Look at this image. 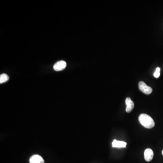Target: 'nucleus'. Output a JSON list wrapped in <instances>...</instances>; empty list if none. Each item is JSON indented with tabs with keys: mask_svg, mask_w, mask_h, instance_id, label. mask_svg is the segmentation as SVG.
<instances>
[{
	"mask_svg": "<svg viewBox=\"0 0 163 163\" xmlns=\"http://www.w3.org/2000/svg\"><path fill=\"white\" fill-rule=\"evenodd\" d=\"M139 121L140 123L146 128L151 129L155 127L154 120L146 114H141L139 117Z\"/></svg>",
	"mask_w": 163,
	"mask_h": 163,
	"instance_id": "f257e3e1",
	"label": "nucleus"
},
{
	"mask_svg": "<svg viewBox=\"0 0 163 163\" xmlns=\"http://www.w3.org/2000/svg\"><path fill=\"white\" fill-rule=\"evenodd\" d=\"M154 156V152L151 149L148 148L145 150L144 152V159L147 162L151 161Z\"/></svg>",
	"mask_w": 163,
	"mask_h": 163,
	"instance_id": "20e7f679",
	"label": "nucleus"
},
{
	"mask_svg": "<svg viewBox=\"0 0 163 163\" xmlns=\"http://www.w3.org/2000/svg\"><path fill=\"white\" fill-rule=\"evenodd\" d=\"M160 69L159 68H157L156 72L154 74V76L156 78H158L160 76Z\"/></svg>",
	"mask_w": 163,
	"mask_h": 163,
	"instance_id": "1a4fd4ad",
	"label": "nucleus"
},
{
	"mask_svg": "<svg viewBox=\"0 0 163 163\" xmlns=\"http://www.w3.org/2000/svg\"><path fill=\"white\" fill-rule=\"evenodd\" d=\"M127 144V143L125 142L118 141L116 140H114L112 143L113 147L115 148H125Z\"/></svg>",
	"mask_w": 163,
	"mask_h": 163,
	"instance_id": "0eeeda50",
	"label": "nucleus"
},
{
	"mask_svg": "<svg viewBox=\"0 0 163 163\" xmlns=\"http://www.w3.org/2000/svg\"><path fill=\"white\" fill-rule=\"evenodd\" d=\"M139 89L143 93L147 95H149L152 93L153 89L151 87L147 86L144 82L141 81L138 84Z\"/></svg>",
	"mask_w": 163,
	"mask_h": 163,
	"instance_id": "f03ea898",
	"label": "nucleus"
},
{
	"mask_svg": "<svg viewBox=\"0 0 163 163\" xmlns=\"http://www.w3.org/2000/svg\"><path fill=\"white\" fill-rule=\"evenodd\" d=\"M125 102H126V104L127 105V108H126V112L127 113L130 112L134 107V102L131 100L130 98H127Z\"/></svg>",
	"mask_w": 163,
	"mask_h": 163,
	"instance_id": "423d86ee",
	"label": "nucleus"
},
{
	"mask_svg": "<svg viewBox=\"0 0 163 163\" xmlns=\"http://www.w3.org/2000/svg\"><path fill=\"white\" fill-rule=\"evenodd\" d=\"M44 162L43 158L38 155H33L30 159V163H44Z\"/></svg>",
	"mask_w": 163,
	"mask_h": 163,
	"instance_id": "39448f33",
	"label": "nucleus"
},
{
	"mask_svg": "<svg viewBox=\"0 0 163 163\" xmlns=\"http://www.w3.org/2000/svg\"><path fill=\"white\" fill-rule=\"evenodd\" d=\"M67 63L63 60L57 62L54 66V69L56 71H60L63 70L66 67Z\"/></svg>",
	"mask_w": 163,
	"mask_h": 163,
	"instance_id": "7ed1b4c3",
	"label": "nucleus"
},
{
	"mask_svg": "<svg viewBox=\"0 0 163 163\" xmlns=\"http://www.w3.org/2000/svg\"><path fill=\"white\" fill-rule=\"evenodd\" d=\"M162 155H163V150H162Z\"/></svg>",
	"mask_w": 163,
	"mask_h": 163,
	"instance_id": "9d476101",
	"label": "nucleus"
},
{
	"mask_svg": "<svg viewBox=\"0 0 163 163\" xmlns=\"http://www.w3.org/2000/svg\"><path fill=\"white\" fill-rule=\"evenodd\" d=\"M9 79V77L7 74H3L0 75V83H4Z\"/></svg>",
	"mask_w": 163,
	"mask_h": 163,
	"instance_id": "6e6552de",
	"label": "nucleus"
}]
</instances>
